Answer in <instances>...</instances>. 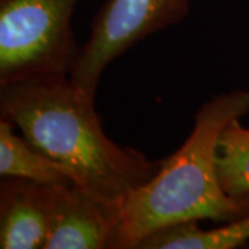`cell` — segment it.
I'll use <instances>...</instances> for the list:
<instances>
[{"label":"cell","mask_w":249,"mask_h":249,"mask_svg":"<svg viewBox=\"0 0 249 249\" xmlns=\"http://www.w3.org/2000/svg\"><path fill=\"white\" fill-rule=\"evenodd\" d=\"M241 118L227 124L217 140L216 172L222 188L235 198L249 196V127Z\"/></svg>","instance_id":"cell-9"},{"label":"cell","mask_w":249,"mask_h":249,"mask_svg":"<svg viewBox=\"0 0 249 249\" xmlns=\"http://www.w3.org/2000/svg\"><path fill=\"white\" fill-rule=\"evenodd\" d=\"M78 0H0V85L70 75L79 54L72 31Z\"/></svg>","instance_id":"cell-3"},{"label":"cell","mask_w":249,"mask_h":249,"mask_svg":"<svg viewBox=\"0 0 249 249\" xmlns=\"http://www.w3.org/2000/svg\"><path fill=\"white\" fill-rule=\"evenodd\" d=\"M188 11V0H107L70 71L73 86L96 100L98 82L111 62L145 37L181 22Z\"/></svg>","instance_id":"cell-4"},{"label":"cell","mask_w":249,"mask_h":249,"mask_svg":"<svg viewBox=\"0 0 249 249\" xmlns=\"http://www.w3.org/2000/svg\"><path fill=\"white\" fill-rule=\"evenodd\" d=\"M119 205L103 202L76 184L61 186L45 249H118Z\"/></svg>","instance_id":"cell-5"},{"label":"cell","mask_w":249,"mask_h":249,"mask_svg":"<svg viewBox=\"0 0 249 249\" xmlns=\"http://www.w3.org/2000/svg\"><path fill=\"white\" fill-rule=\"evenodd\" d=\"M14 124L0 119V176L27 178L45 184H73L58 162L36 148L14 130Z\"/></svg>","instance_id":"cell-7"},{"label":"cell","mask_w":249,"mask_h":249,"mask_svg":"<svg viewBox=\"0 0 249 249\" xmlns=\"http://www.w3.org/2000/svg\"><path fill=\"white\" fill-rule=\"evenodd\" d=\"M249 242V214L202 230L199 222L180 223L154 232L139 249H234Z\"/></svg>","instance_id":"cell-8"},{"label":"cell","mask_w":249,"mask_h":249,"mask_svg":"<svg viewBox=\"0 0 249 249\" xmlns=\"http://www.w3.org/2000/svg\"><path fill=\"white\" fill-rule=\"evenodd\" d=\"M61 186L3 178L0 184V248L45 249Z\"/></svg>","instance_id":"cell-6"},{"label":"cell","mask_w":249,"mask_h":249,"mask_svg":"<svg viewBox=\"0 0 249 249\" xmlns=\"http://www.w3.org/2000/svg\"><path fill=\"white\" fill-rule=\"evenodd\" d=\"M0 115L36 148L58 162L73 184L103 202L124 196L152 178L162 160H148L108 137L94 100L70 75H43L0 85Z\"/></svg>","instance_id":"cell-1"},{"label":"cell","mask_w":249,"mask_h":249,"mask_svg":"<svg viewBox=\"0 0 249 249\" xmlns=\"http://www.w3.org/2000/svg\"><path fill=\"white\" fill-rule=\"evenodd\" d=\"M248 112L247 90L223 93L202 104L183 145L162 160L158 173L119 205L118 249H137L154 232L180 223H227L249 214V196H229L216 172L220 133Z\"/></svg>","instance_id":"cell-2"}]
</instances>
